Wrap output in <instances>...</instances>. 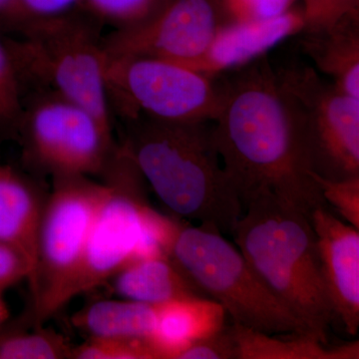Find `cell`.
<instances>
[{
	"label": "cell",
	"mask_w": 359,
	"mask_h": 359,
	"mask_svg": "<svg viewBox=\"0 0 359 359\" xmlns=\"http://www.w3.org/2000/svg\"><path fill=\"white\" fill-rule=\"evenodd\" d=\"M155 306L128 299L97 301L73 314V327L96 339L151 337Z\"/></svg>",
	"instance_id": "18"
},
{
	"label": "cell",
	"mask_w": 359,
	"mask_h": 359,
	"mask_svg": "<svg viewBox=\"0 0 359 359\" xmlns=\"http://www.w3.org/2000/svg\"><path fill=\"white\" fill-rule=\"evenodd\" d=\"M15 140L28 169L51 179L99 176L118 144L88 110L52 93L28 94Z\"/></svg>",
	"instance_id": "8"
},
{
	"label": "cell",
	"mask_w": 359,
	"mask_h": 359,
	"mask_svg": "<svg viewBox=\"0 0 359 359\" xmlns=\"http://www.w3.org/2000/svg\"><path fill=\"white\" fill-rule=\"evenodd\" d=\"M46 197L32 178L0 162V241L25 255L32 266V276Z\"/></svg>",
	"instance_id": "14"
},
{
	"label": "cell",
	"mask_w": 359,
	"mask_h": 359,
	"mask_svg": "<svg viewBox=\"0 0 359 359\" xmlns=\"http://www.w3.org/2000/svg\"><path fill=\"white\" fill-rule=\"evenodd\" d=\"M237 359H358L359 342L328 346L309 334L278 339L233 323Z\"/></svg>",
	"instance_id": "19"
},
{
	"label": "cell",
	"mask_w": 359,
	"mask_h": 359,
	"mask_svg": "<svg viewBox=\"0 0 359 359\" xmlns=\"http://www.w3.org/2000/svg\"><path fill=\"white\" fill-rule=\"evenodd\" d=\"M257 275L309 334L328 344L335 314L308 215L273 198L248 203L233 235Z\"/></svg>",
	"instance_id": "3"
},
{
	"label": "cell",
	"mask_w": 359,
	"mask_h": 359,
	"mask_svg": "<svg viewBox=\"0 0 359 359\" xmlns=\"http://www.w3.org/2000/svg\"><path fill=\"white\" fill-rule=\"evenodd\" d=\"M224 81L215 139L243 208L273 198L309 218L316 208H328L266 55Z\"/></svg>",
	"instance_id": "1"
},
{
	"label": "cell",
	"mask_w": 359,
	"mask_h": 359,
	"mask_svg": "<svg viewBox=\"0 0 359 359\" xmlns=\"http://www.w3.org/2000/svg\"><path fill=\"white\" fill-rule=\"evenodd\" d=\"M122 146L168 209L223 235H233L244 212L224 171L214 121L126 120Z\"/></svg>",
	"instance_id": "2"
},
{
	"label": "cell",
	"mask_w": 359,
	"mask_h": 359,
	"mask_svg": "<svg viewBox=\"0 0 359 359\" xmlns=\"http://www.w3.org/2000/svg\"><path fill=\"white\" fill-rule=\"evenodd\" d=\"M313 177L328 209L359 230V176L328 180L313 173Z\"/></svg>",
	"instance_id": "25"
},
{
	"label": "cell",
	"mask_w": 359,
	"mask_h": 359,
	"mask_svg": "<svg viewBox=\"0 0 359 359\" xmlns=\"http://www.w3.org/2000/svg\"><path fill=\"white\" fill-rule=\"evenodd\" d=\"M108 283H111L112 292L121 299L150 306L192 297H208L168 256L144 257L131 262Z\"/></svg>",
	"instance_id": "17"
},
{
	"label": "cell",
	"mask_w": 359,
	"mask_h": 359,
	"mask_svg": "<svg viewBox=\"0 0 359 359\" xmlns=\"http://www.w3.org/2000/svg\"><path fill=\"white\" fill-rule=\"evenodd\" d=\"M302 0H219L226 22L269 20L287 13Z\"/></svg>",
	"instance_id": "26"
},
{
	"label": "cell",
	"mask_w": 359,
	"mask_h": 359,
	"mask_svg": "<svg viewBox=\"0 0 359 359\" xmlns=\"http://www.w3.org/2000/svg\"><path fill=\"white\" fill-rule=\"evenodd\" d=\"M311 222L328 299L347 334L355 335L359 327V230L327 207L314 209Z\"/></svg>",
	"instance_id": "12"
},
{
	"label": "cell",
	"mask_w": 359,
	"mask_h": 359,
	"mask_svg": "<svg viewBox=\"0 0 359 359\" xmlns=\"http://www.w3.org/2000/svg\"><path fill=\"white\" fill-rule=\"evenodd\" d=\"M173 0H82V11L114 32L136 29L154 20Z\"/></svg>",
	"instance_id": "20"
},
{
	"label": "cell",
	"mask_w": 359,
	"mask_h": 359,
	"mask_svg": "<svg viewBox=\"0 0 359 359\" xmlns=\"http://www.w3.org/2000/svg\"><path fill=\"white\" fill-rule=\"evenodd\" d=\"M71 359H162L150 337L96 339L73 346Z\"/></svg>",
	"instance_id": "24"
},
{
	"label": "cell",
	"mask_w": 359,
	"mask_h": 359,
	"mask_svg": "<svg viewBox=\"0 0 359 359\" xmlns=\"http://www.w3.org/2000/svg\"><path fill=\"white\" fill-rule=\"evenodd\" d=\"M7 1H8V0H0V11H1V9L6 6Z\"/></svg>",
	"instance_id": "31"
},
{
	"label": "cell",
	"mask_w": 359,
	"mask_h": 359,
	"mask_svg": "<svg viewBox=\"0 0 359 359\" xmlns=\"http://www.w3.org/2000/svg\"><path fill=\"white\" fill-rule=\"evenodd\" d=\"M25 97L15 66L0 39V142L15 140L25 110Z\"/></svg>",
	"instance_id": "22"
},
{
	"label": "cell",
	"mask_w": 359,
	"mask_h": 359,
	"mask_svg": "<svg viewBox=\"0 0 359 359\" xmlns=\"http://www.w3.org/2000/svg\"><path fill=\"white\" fill-rule=\"evenodd\" d=\"M99 23L83 11L40 21L4 40L25 96L52 93L78 104L113 130Z\"/></svg>",
	"instance_id": "4"
},
{
	"label": "cell",
	"mask_w": 359,
	"mask_h": 359,
	"mask_svg": "<svg viewBox=\"0 0 359 359\" xmlns=\"http://www.w3.org/2000/svg\"><path fill=\"white\" fill-rule=\"evenodd\" d=\"M237 344L233 327L224 325L219 332L195 342L177 359H237Z\"/></svg>",
	"instance_id": "28"
},
{
	"label": "cell",
	"mask_w": 359,
	"mask_h": 359,
	"mask_svg": "<svg viewBox=\"0 0 359 359\" xmlns=\"http://www.w3.org/2000/svg\"><path fill=\"white\" fill-rule=\"evenodd\" d=\"M32 268L25 255L0 241V294L22 280H29Z\"/></svg>",
	"instance_id": "29"
},
{
	"label": "cell",
	"mask_w": 359,
	"mask_h": 359,
	"mask_svg": "<svg viewBox=\"0 0 359 359\" xmlns=\"http://www.w3.org/2000/svg\"><path fill=\"white\" fill-rule=\"evenodd\" d=\"M219 0H173L147 25L104 37L107 57L155 58L186 65L226 25Z\"/></svg>",
	"instance_id": "11"
},
{
	"label": "cell",
	"mask_w": 359,
	"mask_h": 359,
	"mask_svg": "<svg viewBox=\"0 0 359 359\" xmlns=\"http://www.w3.org/2000/svg\"><path fill=\"white\" fill-rule=\"evenodd\" d=\"M156 323L150 339L162 359H177L195 342L226 325V311L208 297L178 299L155 306Z\"/></svg>",
	"instance_id": "15"
},
{
	"label": "cell",
	"mask_w": 359,
	"mask_h": 359,
	"mask_svg": "<svg viewBox=\"0 0 359 359\" xmlns=\"http://www.w3.org/2000/svg\"><path fill=\"white\" fill-rule=\"evenodd\" d=\"M72 347L62 334L42 327L34 332L0 330V359L71 358Z\"/></svg>",
	"instance_id": "21"
},
{
	"label": "cell",
	"mask_w": 359,
	"mask_h": 359,
	"mask_svg": "<svg viewBox=\"0 0 359 359\" xmlns=\"http://www.w3.org/2000/svg\"><path fill=\"white\" fill-rule=\"evenodd\" d=\"M304 28V8L299 4L269 20L226 23L217 32L199 57L183 66L219 76L226 71L240 69L263 57L269 49L292 35L299 34Z\"/></svg>",
	"instance_id": "13"
},
{
	"label": "cell",
	"mask_w": 359,
	"mask_h": 359,
	"mask_svg": "<svg viewBox=\"0 0 359 359\" xmlns=\"http://www.w3.org/2000/svg\"><path fill=\"white\" fill-rule=\"evenodd\" d=\"M306 18L304 29L334 25L346 16L359 14V0H302Z\"/></svg>",
	"instance_id": "27"
},
{
	"label": "cell",
	"mask_w": 359,
	"mask_h": 359,
	"mask_svg": "<svg viewBox=\"0 0 359 359\" xmlns=\"http://www.w3.org/2000/svg\"><path fill=\"white\" fill-rule=\"evenodd\" d=\"M9 318H11V313H9L8 306L2 297V294H0V330L6 325Z\"/></svg>",
	"instance_id": "30"
},
{
	"label": "cell",
	"mask_w": 359,
	"mask_h": 359,
	"mask_svg": "<svg viewBox=\"0 0 359 359\" xmlns=\"http://www.w3.org/2000/svg\"><path fill=\"white\" fill-rule=\"evenodd\" d=\"M299 34L302 52L313 61V68L332 77L342 92L359 99V14Z\"/></svg>",
	"instance_id": "16"
},
{
	"label": "cell",
	"mask_w": 359,
	"mask_h": 359,
	"mask_svg": "<svg viewBox=\"0 0 359 359\" xmlns=\"http://www.w3.org/2000/svg\"><path fill=\"white\" fill-rule=\"evenodd\" d=\"M106 185L90 177L52 179L39 226L34 273L29 280L33 327L63 308L62 299L81 261Z\"/></svg>",
	"instance_id": "6"
},
{
	"label": "cell",
	"mask_w": 359,
	"mask_h": 359,
	"mask_svg": "<svg viewBox=\"0 0 359 359\" xmlns=\"http://www.w3.org/2000/svg\"><path fill=\"white\" fill-rule=\"evenodd\" d=\"M170 257L233 323L266 334L311 335L223 233L181 223Z\"/></svg>",
	"instance_id": "5"
},
{
	"label": "cell",
	"mask_w": 359,
	"mask_h": 359,
	"mask_svg": "<svg viewBox=\"0 0 359 359\" xmlns=\"http://www.w3.org/2000/svg\"><path fill=\"white\" fill-rule=\"evenodd\" d=\"M82 11V0H8L0 11V26L14 33L23 28Z\"/></svg>",
	"instance_id": "23"
},
{
	"label": "cell",
	"mask_w": 359,
	"mask_h": 359,
	"mask_svg": "<svg viewBox=\"0 0 359 359\" xmlns=\"http://www.w3.org/2000/svg\"><path fill=\"white\" fill-rule=\"evenodd\" d=\"M106 192L89 231L76 273L63 295V306L78 295L109 282L133 259L149 205L145 179L122 144L101 175Z\"/></svg>",
	"instance_id": "10"
},
{
	"label": "cell",
	"mask_w": 359,
	"mask_h": 359,
	"mask_svg": "<svg viewBox=\"0 0 359 359\" xmlns=\"http://www.w3.org/2000/svg\"><path fill=\"white\" fill-rule=\"evenodd\" d=\"M273 70L313 173L328 180L359 176V99L304 63Z\"/></svg>",
	"instance_id": "7"
},
{
	"label": "cell",
	"mask_w": 359,
	"mask_h": 359,
	"mask_svg": "<svg viewBox=\"0 0 359 359\" xmlns=\"http://www.w3.org/2000/svg\"><path fill=\"white\" fill-rule=\"evenodd\" d=\"M105 82L110 109L115 108L124 121L141 116L170 122L215 121L223 107L221 75L171 61L106 56Z\"/></svg>",
	"instance_id": "9"
}]
</instances>
